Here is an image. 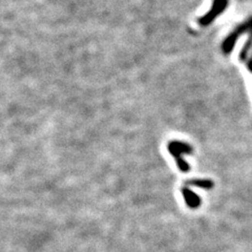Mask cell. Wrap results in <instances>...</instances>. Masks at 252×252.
<instances>
[{"mask_svg": "<svg viewBox=\"0 0 252 252\" xmlns=\"http://www.w3.org/2000/svg\"><path fill=\"white\" fill-rule=\"evenodd\" d=\"M167 150L173 157L174 161H176V163L181 171H189L190 166L184 159L185 154L192 153V147L188 143H185V142L182 141H170L167 145Z\"/></svg>", "mask_w": 252, "mask_h": 252, "instance_id": "cell-1", "label": "cell"}, {"mask_svg": "<svg viewBox=\"0 0 252 252\" xmlns=\"http://www.w3.org/2000/svg\"><path fill=\"white\" fill-rule=\"evenodd\" d=\"M246 32H252V17L248 19L247 21L242 23L241 25H238V27L224 40L222 44V50L224 51V54H229L232 49H234L235 41L240 38L242 34L246 33Z\"/></svg>", "mask_w": 252, "mask_h": 252, "instance_id": "cell-2", "label": "cell"}, {"mask_svg": "<svg viewBox=\"0 0 252 252\" xmlns=\"http://www.w3.org/2000/svg\"><path fill=\"white\" fill-rule=\"evenodd\" d=\"M228 5V0H213V3L210 11L205 14L202 18H200L199 23L203 25V27H207L215 19L221 15L222 13L226 10Z\"/></svg>", "mask_w": 252, "mask_h": 252, "instance_id": "cell-3", "label": "cell"}, {"mask_svg": "<svg viewBox=\"0 0 252 252\" xmlns=\"http://www.w3.org/2000/svg\"><path fill=\"white\" fill-rule=\"evenodd\" d=\"M181 192H182V196L184 198L186 205L188 206L189 208L197 209L201 206V199H200V197L196 195L191 189H189L188 187H183V188L181 189Z\"/></svg>", "mask_w": 252, "mask_h": 252, "instance_id": "cell-4", "label": "cell"}, {"mask_svg": "<svg viewBox=\"0 0 252 252\" xmlns=\"http://www.w3.org/2000/svg\"><path fill=\"white\" fill-rule=\"evenodd\" d=\"M185 185L195 186L198 187V188H203V189H212L213 186H215V183L208 179H193V180L187 181Z\"/></svg>", "mask_w": 252, "mask_h": 252, "instance_id": "cell-5", "label": "cell"}, {"mask_svg": "<svg viewBox=\"0 0 252 252\" xmlns=\"http://www.w3.org/2000/svg\"><path fill=\"white\" fill-rule=\"evenodd\" d=\"M247 67L250 72H252V57H251V59H249L247 62Z\"/></svg>", "mask_w": 252, "mask_h": 252, "instance_id": "cell-6", "label": "cell"}]
</instances>
